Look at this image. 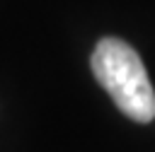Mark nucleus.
<instances>
[{"label":"nucleus","instance_id":"1","mask_svg":"<svg viewBox=\"0 0 155 152\" xmlns=\"http://www.w3.org/2000/svg\"><path fill=\"white\" fill-rule=\"evenodd\" d=\"M92 72L121 113L136 123L155 118V92L140 55L121 39H102L92 53Z\"/></svg>","mask_w":155,"mask_h":152}]
</instances>
